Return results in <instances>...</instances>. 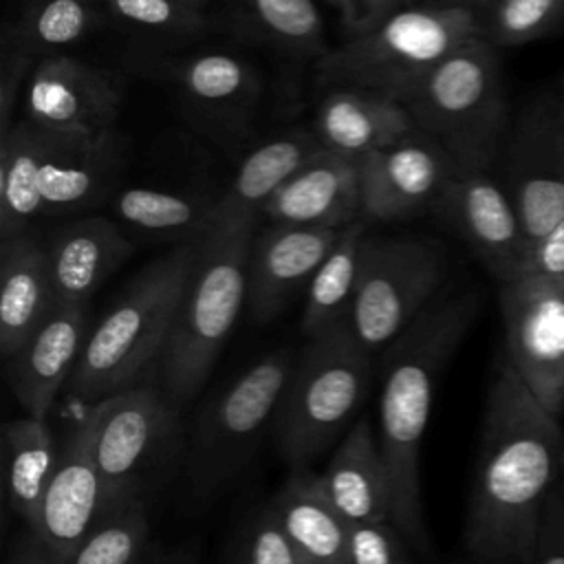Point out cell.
Here are the masks:
<instances>
[{
    "label": "cell",
    "instance_id": "6da1fadb",
    "mask_svg": "<svg viewBox=\"0 0 564 564\" xmlns=\"http://www.w3.org/2000/svg\"><path fill=\"white\" fill-rule=\"evenodd\" d=\"M502 359L491 381L463 542L474 560H531L542 509L564 482V432Z\"/></svg>",
    "mask_w": 564,
    "mask_h": 564
},
{
    "label": "cell",
    "instance_id": "7a4b0ae2",
    "mask_svg": "<svg viewBox=\"0 0 564 564\" xmlns=\"http://www.w3.org/2000/svg\"><path fill=\"white\" fill-rule=\"evenodd\" d=\"M478 308L480 295L471 289L434 297L383 350L379 445L390 474L392 524L416 555L432 551L421 498V441L441 377Z\"/></svg>",
    "mask_w": 564,
    "mask_h": 564
},
{
    "label": "cell",
    "instance_id": "3957f363",
    "mask_svg": "<svg viewBox=\"0 0 564 564\" xmlns=\"http://www.w3.org/2000/svg\"><path fill=\"white\" fill-rule=\"evenodd\" d=\"M198 247L183 242L152 260L95 324L66 386L77 410L137 386L161 361Z\"/></svg>",
    "mask_w": 564,
    "mask_h": 564
},
{
    "label": "cell",
    "instance_id": "277c9868",
    "mask_svg": "<svg viewBox=\"0 0 564 564\" xmlns=\"http://www.w3.org/2000/svg\"><path fill=\"white\" fill-rule=\"evenodd\" d=\"M416 132L434 141L454 174L487 172L507 137V95L498 46L478 37L403 99Z\"/></svg>",
    "mask_w": 564,
    "mask_h": 564
},
{
    "label": "cell",
    "instance_id": "5b68a950",
    "mask_svg": "<svg viewBox=\"0 0 564 564\" xmlns=\"http://www.w3.org/2000/svg\"><path fill=\"white\" fill-rule=\"evenodd\" d=\"M372 381V352L348 317L308 337L295 357L273 419L282 458L302 469L346 434Z\"/></svg>",
    "mask_w": 564,
    "mask_h": 564
},
{
    "label": "cell",
    "instance_id": "8992f818",
    "mask_svg": "<svg viewBox=\"0 0 564 564\" xmlns=\"http://www.w3.org/2000/svg\"><path fill=\"white\" fill-rule=\"evenodd\" d=\"M478 37L476 11L419 2L326 51L317 77L324 86L377 90L403 101L430 70Z\"/></svg>",
    "mask_w": 564,
    "mask_h": 564
},
{
    "label": "cell",
    "instance_id": "52a82bcc",
    "mask_svg": "<svg viewBox=\"0 0 564 564\" xmlns=\"http://www.w3.org/2000/svg\"><path fill=\"white\" fill-rule=\"evenodd\" d=\"M251 231L253 227H242L200 240L189 284L159 361L161 388L178 408L205 386L247 302Z\"/></svg>",
    "mask_w": 564,
    "mask_h": 564
},
{
    "label": "cell",
    "instance_id": "ba28073f",
    "mask_svg": "<svg viewBox=\"0 0 564 564\" xmlns=\"http://www.w3.org/2000/svg\"><path fill=\"white\" fill-rule=\"evenodd\" d=\"M82 410L101 482V513L148 500L150 487L183 449L178 405L163 388L137 383Z\"/></svg>",
    "mask_w": 564,
    "mask_h": 564
},
{
    "label": "cell",
    "instance_id": "9c48e42d",
    "mask_svg": "<svg viewBox=\"0 0 564 564\" xmlns=\"http://www.w3.org/2000/svg\"><path fill=\"white\" fill-rule=\"evenodd\" d=\"M293 361L289 350L258 359L203 408L185 443V476L194 498L214 496L249 463L275 419Z\"/></svg>",
    "mask_w": 564,
    "mask_h": 564
},
{
    "label": "cell",
    "instance_id": "30bf717a",
    "mask_svg": "<svg viewBox=\"0 0 564 564\" xmlns=\"http://www.w3.org/2000/svg\"><path fill=\"white\" fill-rule=\"evenodd\" d=\"M445 278L443 251L421 238L366 236L348 324L377 352L399 337L436 297Z\"/></svg>",
    "mask_w": 564,
    "mask_h": 564
},
{
    "label": "cell",
    "instance_id": "8fae6325",
    "mask_svg": "<svg viewBox=\"0 0 564 564\" xmlns=\"http://www.w3.org/2000/svg\"><path fill=\"white\" fill-rule=\"evenodd\" d=\"M529 249L564 216V93L533 97L505 143V185Z\"/></svg>",
    "mask_w": 564,
    "mask_h": 564
},
{
    "label": "cell",
    "instance_id": "7c38bea8",
    "mask_svg": "<svg viewBox=\"0 0 564 564\" xmlns=\"http://www.w3.org/2000/svg\"><path fill=\"white\" fill-rule=\"evenodd\" d=\"M62 438L59 465L37 518L22 524L4 564H70L75 551L101 516V482L90 456L88 421L75 412Z\"/></svg>",
    "mask_w": 564,
    "mask_h": 564
},
{
    "label": "cell",
    "instance_id": "4fadbf2b",
    "mask_svg": "<svg viewBox=\"0 0 564 564\" xmlns=\"http://www.w3.org/2000/svg\"><path fill=\"white\" fill-rule=\"evenodd\" d=\"M505 359L555 416L564 410V284L524 273L500 284Z\"/></svg>",
    "mask_w": 564,
    "mask_h": 564
},
{
    "label": "cell",
    "instance_id": "5bb4252c",
    "mask_svg": "<svg viewBox=\"0 0 564 564\" xmlns=\"http://www.w3.org/2000/svg\"><path fill=\"white\" fill-rule=\"evenodd\" d=\"M434 205L500 284L527 273L529 242L520 216L487 172L452 174Z\"/></svg>",
    "mask_w": 564,
    "mask_h": 564
},
{
    "label": "cell",
    "instance_id": "9a60e30c",
    "mask_svg": "<svg viewBox=\"0 0 564 564\" xmlns=\"http://www.w3.org/2000/svg\"><path fill=\"white\" fill-rule=\"evenodd\" d=\"M123 101L119 79L66 53L42 57L26 79L24 119L55 130H112Z\"/></svg>",
    "mask_w": 564,
    "mask_h": 564
},
{
    "label": "cell",
    "instance_id": "2e32d148",
    "mask_svg": "<svg viewBox=\"0 0 564 564\" xmlns=\"http://www.w3.org/2000/svg\"><path fill=\"white\" fill-rule=\"evenodd\" d=\"M361 214L368 220H399L438 200L454 174L441 148L425 134L377 150L361 161Z\"/></svg>",
    "mask_w": 564,
    "mask_h": 564
},
{
    "label": "cell",
    "instance_id": "e0dca14e",
    "mask_svg": "<svg viewBox=\"0 0 564 564\" xmlns=\"http://www.w3.org/2000/svg\"><path fill=\"white\" fill-rule=\"evenodd\" d=\"M344 229L271 225L251 245L247 304L256 322H271L306 289Z\"/></svg>",
    "mask_w": 564,
    "mask_h": 564
},
{
    "label": "cell",
    "instance_id": "ac0fdd59",
    "mask_svg": "<svg viewBox=\"0 0 564 564\" xmlns=\"http://www.w3.org/2000/svg\"><path fill=\"white\" fill-rule=\"evenodd\" d=\"M88 335V302L55 304L29 341L4 361L11 392L26 414L48 419L59 390L70 381Z\"/></svg>",
    "mask_w": 564,
    "mask_h": 564
},
{
    "label": "cell",
    "instance_id": "d6986e66",
    "mask_svg": "<svg viewBox=\"0 0 564 564\" xmlns=\"http://www.w3.org/2000/svg\"><path fill=\"white\" fill-rule=\"evenodd\" d=\"M361 214L359 165L328 150L315 152L267 203L271 225L346 229Z\"/></svg>",
    "mask_w": 564,
    "mask_h": 564
},
{
    "label": "cell",
    "instance_id": "ffe728a7",
    "mask_svg": "<svg viewBox=\"0 0 564 564\" xmlns=\"http://www.w3.org/2000/svg\"><path fill=\"white\" fill-rule=\"evenodd\" d=\"M123 163L121 137L104 132H66L40 170V216H62L95 205L115 183Z\"/></svg>",
    "mask_w": 564,
    "mask_h": 564
},
{
    "label": "cell",
    "instance_id": "44dd1931",
    "mask_svg": "<svg viewBox=\"0 0 564 564\" xmlns=\"http://www.w3.org/2000/svg\"><path fill=\"white\" fill-rule=\"evenodd\" d=\"M414 132V121L403 101L364 88H333L319 101L313 128L324 150L355 163Z\"/></svg>",
    "mask_w": 564,
    "mask_h": 564
},
{
    "label": "cell",
    "instance_id": "7402d4cb",
    "mask_svg": "<svg viewBox=\"0 0 564 564\" xmlns=\"http://www.w3.org/2000/svg\"><path fill=\"white\" fill-rule=\"evenodd\" d=\"M55 304L90 302L95 291L123 264L134 247L104 216L66 223L44 238Z\"/></svg>",
    "mask_w": 564,
    "mask_h": 564
},
{
    "label": "cell",
    "instance_id": "603a6c76",
    "mask_svg": "<svg viewBox=\"0 0 564 564\" xmlns=\"http://www.w3.org/2000/svg\"><path fill=\"white\" fill-rule=\"evenodd\" d=\"M319 150L322 145L313 132L295 130L278 134L249 152L227 189L214 200L207 236L253 227L273 194Z\"/></svg>",
    "mask_w": 564,
    "mask_h": 564
},
{
    "label": "cell",
    "instance_id": "cb8c5ba5",
    "mask_svg": "<svg viewBox=\"0 0 564 564\" xmlns=\"http://www.w3.org/2000/svg\"><path fill=\"white\" fill-rule=\"evenodd\" d=\"M319 482L350 527L392 522L390 474L368 419H357L341 436L324 471H319Z\"/></svg>",
    "mask_w": 564,
    "mask_h": 564
},
{
    "label": "cell",
    "instance_id": "d4e9b609",
    "mask_svg": "<svg viewBox=\"0 0 564 564\" xmlns=\"http://www.w3.org/2000/svg\"><path fill=\"white\" fill-rule=\"evenodd\" d=\"M55 306L44 238L33 227L0 240V355L9 361Z\"/></svg>",
    "mask_w": 564,
    "mask_h": 564
},
{
    "label": "cell",
    "instance_id": "484cf974",
    "mask_svg": "<svg viewBox=\"0 0 564 564\" xmlns=\"http://www.w3.org/2000/svg\"><path fill=\"white\" fill-rule=\"evenodd\" d=\"M269 509L300 564H346L350 524L326 498L319 474L293 469Z\"/></svg>",
    "mask_w": 564,
    "mask_h": 564
},
{
    "label": "cell",
    "instance_id": "4316f807",
    "mask_svg": "<svg viewBox=\"0 0 564 564\" xmlns=\"http://www.w3.org/2000/svg\"><path fill=\"white\" fill-rule=\"evenodd\" d=\"M66 132L22 117L0 134V240L29 229L40 216V170Z\"/></svg>",
    "mask_w": 564,
    "mask_h": 564
},
{
    "label": "cell",
    "instance_id": "83f0119b",
    "mask_svg": "<svg viewBox=\"0 0 564 564\" xmlns=\"http://www.w3.org/2000/svg\"><path fill=\"white\" fill-rule=\"evenodd\" d=\"M59 452L62 441H55L46 419L26 414L4 425V505L20 527L37 518L55 478Z\"/></svg>",
    "mask_w": 564,
    "mask_h": 564
},
{
    "label": "cell",
    "instance_id": "f1b7e54d",
    "mask_svg": "<svg viewBox=\"0 0 564 564\" xmlns=\"http://www.w3.org/2000/svg\"><path fill=\"white\" fill-rule=\"evenodd\" d=\"M174 79L196 110L229 121L247 115L258 93L251 66L229 53L187 57L176 66Z\"/></svg>",
    "mask_w": 564,
    "mask_h": 564
},
{
    "label": "cell",
    "instance_id": "f546056e",
    "mask_svg": "<svg viewBox=\"0 0 564 564\" xmlns=\"http://www.w3.org/2000/svg\"><path fill=\"white\" fill-rule=\"evenodd\" d=\"M364 238V220L348 225L322 262V267L311 278L302 313V330L306 337H313L333 326L335 322L348 317L359 278Z\"/></svg>",
    "mask_w": 564,
    "mask_h": 564
},
{
    "label": "cell",
    "instance_id": "4dcf8cb0",
    "mask_svg": "<svg viewBox=\"0 0 564 564\" xmlns=\"http://www.w3.org/2000/svg\"><path fill=\"white\" fill-rule=\"evenodd\" d=\"M112 207L123 223L145 234L176 238L183 245L200 242L209 234L214 200L167 189L128 187L117 194Z\"/></svg>",
    "mask_w": 564,
    "mask_h": 564
},
{
    "label": "cell",
    "instance_id": "1f68e13d",
    "mask_svg": "<svg viewBox=\"0 0 564 564\" xmlns=\"http://www.w3.org/2000/svg\"><path fill=\"white\" fill-rule=\"evenodd\" d=\"M245 33L295 55H324V20L313 0H227Z\"/></svg>",
    "mask_w": 564,
    "mask_h": 564
},
{
    "label": "cell",
    "instance_id": "d6a6232c",
    "mask_svg": "<svg viewBox=\"0 0 564 564\" xmlns=\"http://www.w3.org/2000/svg\"><path fill=\"white\" fill-rule=\"evenodd\" d=\"M163 549L152 542L148 500H130L99 516L70 564H156Z\"/></svg>",
    "mask_w": 564,
    "mask_h": 564
},
{
    "label": "cell",
    "instance_id": "836d02e7",
    "mask_svg": "<svg viewBox=\"0 0 564 564\" xmlns=\"http://www.w3.org/2000/svg\"><path fill=\"white\" fill-rule=\"evenodd\" d=\"M99 22L95 0H26L13 26L4 31L35 59L62 55Z\"/></svg>",
    "mask_w": 564,
    "mask_h": 564
},
{
    "label": "cell",
    "instance_id": "e575fe53",
    "mask_svg": "<svg viewBox=\"0 0 564 564\" xmlns=\"http://www.w3.org/2000/svg\"><path fill=\"white\" fill-rule=\"evenodd\" d=\"M476 13L487 42L520 46L564 24V0H485Z\"/></svg>",
    "mask_w": 564,
    "mask_h": 564
},
{
    "label": "cell",
    "instance_id": "d590c367",
    "mask_svg": "<svg viewBox=\"0 0 564 564\" xmlns=\"http://www.w3.org/2000/svg\"><path fill=\"white\" fill-rule=\"evenodd\" d=\"M106 11L123 29L159 40H181L205 29L203 9L183 0H104Z\"/></svg>",
    "mask_w": 564,
    "mask_h": 564
},
{
    "label": "cell",
    "instance_id": "8d00e7d4",
    "mask_svg": "<svg viewBox=\"0 0 564 564\" xmlns=\"http://www.w3.org/2000/svg\"><path fill=\"white\" fill-rule=\"evenodd\" d=\"M227 564H300L269 505L238 529Z\"/></svg>",
    "mask_w": 564,
    "mask_h": 564
},
{
    "label": "cell",
    "instance_id": "74e56055",
    "mask_svg": "<svg viewBox=\"0 0 564 564\" xmlns=\"http://www.w3.org/2000/svg\"><path fill=\"white\" fill-rule=\"evenodd\" d=\"M414 549L392 522L350 527L346 564H416Z\"/></svg>",
    "mask_w": 564,
    "mask_h": 564
},
{
    "label": "cell",
    "instance_id": "f35d334b",
    "mask_svg": "<svg viewBox=\"0 0 564 564\" xmlns=\"http://www.w3.org/2000/svg\"><path fill=\"white\" fill-rule=\"evenodd\" d=\"M35 57L26 53L7 31L2 35L0 55V134L13 126V108L18 101V90L24 79H29L35 68Z\"/></svg>",
    "mask_w": 564,
    "mask_h": 564
},
{
    "label": "cell",
    "instance_id": "ab89813d",
    "mask_svg": "<svg viewBox=\"0 0 564 564\" xmlns=\"http://www.w3.org/2000/svg\"><path fill=\"white\" fill-rule=\"evenodd\" d=\"M527 564H564V482L542 509L535 546Z\"/></svg>",
    "mask_w": 564,
    "mask_h": 564
},
{
    "label": "cell",
    "instance_id": "60d3db41",
    "mask_svg": "<svg viewBox=\"0 0 564 564\" xmlns=\"http://www.w3.org/2000/svg\"><path fill=\"white\" fill-rule=\"evenodd\" d=\"M527 273H538L564 284V216L531 245Z\"/></svg>",
    "mask_w": 564,
    "mask_h": 564
},
{
    "label": "cell",
    "instance_id": "b9f144b4",
    "mask_svg": "<svg viewBox=\"0 0 564 564\" xmlns=\"http://www.w3.org/2000/svg\"><path fill=\"white\" fill-rule=\"evenodd\" d=\"M412 4H419V0H346L341 24L350 35H357Z\"/></svg>",
    "mask_w": 564,
    "mask_h": 564
},
{
    "label": "cell",
    "instance_id": "7bdbcfd3",
    "mask_svg": "<svg viewBox=\"0 0 564 564\" xmlns=\"http://www.w3.org/2000/svg\"><path fill=\"white\" fill-rule=\"evenodd\" d=\"M156 564H198V555L192 546H181V549H170L163 551L156 560Z\"/></svg>",
    "mask_w": 564,
    "mask_h": 564
},
{
    "label": "cell",
    "instance_id": "ee69618b",
    "mask_svg": "<svg viewBox=\"0 0 564 564\" xmlns=\"http://www.w3.org/2000/svg\"><path fill=\"white\" fill-rule=\"evenodd\" d=\"M421 4H430V7H441V9H469V11H478L485 0H419Z\"/></svg>",
    "mask_w": 564,
    "mask_h": 564
},
{
    "label": "cell",
    "instance_id": "f6af8a7d",
    "mask_svg": "<svg viewBox=\"0 0 564 564\" xmlns=\"http://www.w3.org/2000/svg\"><path fill=\"white\" fill-rule=\"evenodd\" d=\"M326 2L339 11V18L344 15V11H346V0H326Z\"/></svg>",
    "mask_w": 564,
    "mask_h": 564
},
{
    "label": "cell",
    "instance_id": "bcb514c9",
    "mask_svg": "<svg viewBox=\"0 0 564 564\" xmlns=\"http://www.w3.org/2000/svg\"><path fill=\"white\" fill-rule=\"evenodd\" d=\"M467 564H518V562H485V560H474V557H469Z\"/></svg>",
    "mask_w": 564,
    "mask_h": 564
},
{
    "label": "cell",
    "instance_id": "7dc6e473",
    "mask_svg": "<svg viewBox=\"0 0 564 564\" xmlns=\"http://www.w3.org/2000/svg\"><path fill=\"white\" fill-rule=\"evenodd\" d=\"M183 2H187L192 7H198V9H205V4H207V0H183Z\"/></svg>",
    "mask_w": 564,
    "mask_h": 564
},
{
    "label": "cell",
    "instance_id": "c3c4849f",
    "mask_svg": "<svg viewBox=\"0 0 564 564\" xmlns=\"http://www.w3.org/2000/svg\"><path fill=\"white\" fill-rule=\"evenodd\" d=\"M557 88L564 93V79H560V82H557Z\"/></svg>",
    "mask_w": 564,
    "mask_h": 564
}]
</instances>
